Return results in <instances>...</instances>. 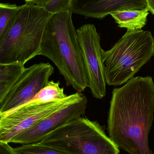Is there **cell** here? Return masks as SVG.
Wrapping results in <instances>:
<instances>
[{
	"mask_svg": "<svg viewBox=\"0 0 154 154\" xmlns=\"http://www.w3.org/2000/svg\"><path fill=\"white\" fill-rule=\"evenodd\" d=\"M152 78L134 77L112 93L107 119L111 140L129 154H153L148 136L154 119Z\"/></svg>",
	"mask_w": 154,
	"mask_h": 154,
	"instance_id": "6da1fadb",
	"label": "cell"
},
{
	"mask_svg": "<svg viewBox=\"0 0 154 154\" xmlns=\"http://www.w3.org/2000/svg\"><path fill=\"white\" fill-rule=\"evenodd\" d=\"M72 14L67 11L53 15L44 31L39 55L50 59L67 86L82 93L88 82Z\"/></svg>",
	"mask_w": 154,
	"mask_h": 154,
	"instance_id": "7a4b0ae2",
	"label": "cell"
},
{
	"mask_svg": "<svg viewBox=\"0 0 154 154\" xmlns=\"http://www.w3.org/2000/svg\"><path fill=\"white\" fill-rule=\"evenodd\" d=\"M0 40V64H24L39 55L44 31L53 14L25 0Z\"/></svg>",
	"mask_w": 154,
	"mask_h": 154,
	"instance_id": "3957f363",
	"label": "cell"
},
{
	"mask_svg": "<svg viewBox=\"0 0 154 154\" xmlns=\"http://www.w3.org/2000/svg\"><path fill=\"white\" fill-rule=\"evenodd\" d=\"M154 55L151 32L127 31L110 49L102 51L107 84L116 86L126 83Z\"/></svg>",
	"mask_w": 154,
	"mask_h": 154,
	"instance_id": "277c9868",
	"label": "cell"
},
{
	"mask_svg": "<svg viewBox=\"0 0 154 154\" xmlns=\"http://www.w3.org/2000/svg\"><path fill=\"white\" fill-rule=\"evenodd\" d=\"M42 144L68 154H119L118 146L97 121L75 118L47 135Z\"/></svg>",
	"mask_w": 154,
	"mask_h": 154,
	"instance_id": "5b68a950",
	"label": "cell"
},
{
	"mask_svg": "<svg viewBox=\"0 0 154 154\" xmlns=\"http://www.w3.org/2000/svg\"><path fill=\"white\" fill-rule=\"evenodd\" d=\"M78 93L49 102L30 101L0 117V141L11 143L14 137L40 120L73 101Z\"/></svg>",
	"mask_w": 154,
	"mask_h": 154,
	"instance_id": "8992f818",
	"label": "cell"
},
{
	"mask_svg": "<svg viewBox=\"0 0 154 154\" xmlns=\"http://www.w3.org/2000/svg\"><path fill=\"white\" fill-rule=\"evenodd\" d=\"M76 33L88 77V87L94 98L101 99L106 96L107 83L100 36L96 26L91 24L81 26L77 29Z\"/></svg>",
	"mask_w": 154,
	"mask_h": 154,
	"instance_id": "52a82bcc",
	"label": "cell"
},
{
	"mask_svg": "<svg viewBox=\"0 0 154 154\" xmlns=\"http://www.w3.org/2000/svg\"><path fill=\"white\" fill-rule=\"evenodd\" d=\"M54 72L49 63L41 62L25 68L0 107V117L30 102L47 86Z\"/></svg>",
	"mask_w": 154,
	"mask_h": 154,
	"instance_id": "ba28073f",
	"label": "cell"
},
{
	"mask_svg": "<svg viewBox=\"0 0 154 154\" xmlns=\"http://www.w3.org/2000/svg\"><path fill=\"white\" fill-rule=\"evenodd\" d=\"M88 100L78 93L75 99L16 136L11 143L26 145L40 143L50 133L85 113Z\"/></svg>",
	"mask_w": 154,
	"mask_h": 154,
	"instance_id": "9c48e42d",
	"label": "cell"
},
{
	"mask_svg": "<svg viewBox=\"0 0 154 154\" xmlns=\"http://www.w3.org/2000/svg\"><path fill=\"white\" fill-rule=\"evenodd\" d=\"M146 8V0H72L71 11L86 18L102 19L117 12Z\"/></svg>",
	"mask_w": 154,
	"mask_h": 154,
	"instance_id": "30bf717a",
	"label": "cell"
},
{
	"mask_svg": "<svg viewBox=\"0 0 154 154\" xmlns=\"http://www.w3.org/2000/svg\"><path fill=\"white\" fill-rule=\"evenodd\" d=\"M149 11L147 8L142 10L122 11L111 14L115 21L120 28L127 30H142L147 22Z\"/></svg>",
	"mask_w": 154,
	"mask_h": 154,
	"instance_id": "8fae6325",
	"label": "cell"
},
{
	"mask_svg": "<svg viewBox=\"0 0 154 154\" xmlns=\"http://www.w3.org/2000/svg\"><path fill=\"white\" fill-rule=\"evenodd\" d=\"M25 68L22 64H0V107Z\"/></svg>",
	"mask_w": 154,
	"mask_h": 154,
	"instance_id": "7c38bea8",
	"label": "cell"
},
{
	"mask_svg": "<svg viewBox=\"0 0 154 154\" xmlns=\"http://www.w3.org/2000/svg\"><path fill=\"white\" fill-rule=\"evenodd\" d=\"M60 85L59 81H49L47 86L42 89L31 101L46 102L66 98L68 96L64 93V88L60 87Z\"/></svg>",
	"mask_w": 154,
	"mask_h": 154,
	"instance_id": "4fadbf2b",
	"label": "cell"
},
{
	"mask_svg": "<svg viewBox=\"0 0 154 154\" xmlns=\"http://www.w3.org/2000/svg\"><path fill=\"white\" fill-rule=\"evenodd\" d=\"M19 7L14 4L0 2V40L11 28L17 15Z\"/></svg>",
	"mask_w": 154,
	"mask_h": 154,
	"instance_id": "5bb4252c",
	"label": "cell"
},
{
	"mask_svg": "<svg viewBox=\"0 0 154 154\" xmlns=\"http://www.w3.org/2000/svg\"><path fill=\"white\" fill-rule=\"evenodd\" d=\"M31 2L45 9L53 15L71 11L72 0H30Z\"/></svg>",
	"mask_w": 154,
	"mask_h": 154,
	"instance_id": "9a60e30c",
	"label": "cell"
},
{
	"mask_svg": "<svg viewBox=\"0 0 154 154\" xmlns=\"http://www.w3.org/2000/svg\"><path fill=\"white\" fill-rule=\"evenodd\" d=\"M14 149L17 154H68L43 145L40 143L22 145Z\"/></svg>",
	"mask_w": 154,
	"mask_h": 154,
	"instance_id": "2e32d148",
	"label": "cell"
},
{
	"mask_svg": "<svg viewBox=\"0 0 154 154\" xmlns=\"http://www.w3.org/2000/svg\"><path fill=\"white\" fill-rule=\"evenodd\" d=\"M0 154H17L15 149L8 143L0 141Z\"/></svg>",
	"mask_w": 154,
	"mask_h": 154,
	"instance_id": "e0dca14e",
	"label": "cell"
},
{
	"mask_svg": "<svg viewBox=\"0 0 154 154\" xmlns=\"http://www.w3.org/2000/svg\"><path fill=\"white\" fill-rule=\"evenodd\" d=\"M146 8L154 15V0H146Z\"/></svg>",
	"mask_w": 154,
	"mask_h": 154,
	"instance_id": "ac0fdd59",
	"label": "cell"
}]
</instances>
